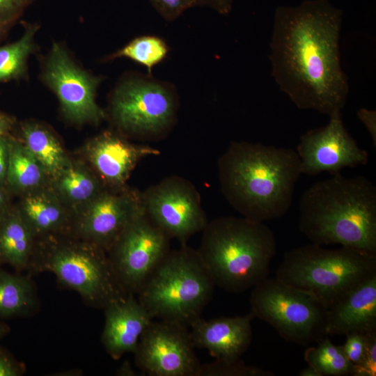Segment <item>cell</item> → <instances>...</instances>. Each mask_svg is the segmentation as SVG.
I'll use <instances>...</instances> for the list:
<instances>
[{"mask_svg":"<svg viewBox=\"0 0 376 376\" xmlns=\"http://www.w3.org/2000/svg\"><path fill=\"white\" fill-rule=\"evenodd\" d=\"M169 52V47L164 40L155 36H142L134 38L115 56L126 57L145 66L148 73L161 63Z\"/></svg>","mask_w":376,"mask_h":376,"instance_id":"4316f807","label":"cell"},{"mask_svg":"<svg viewBox=\"0 0 376 376\" xmlns=\"http://www.w3.org/2000/svg\"><path fill=\"white\" fill-rule=\"evenodd\" d=\"M34 31L30 28L19 40L0 47V83L16 78L23 72Z\"/></svg>","mask_w":376,"mask_h":376,"instance_id":"83f0119b","label":"cell"},{"mask_svg":"<svg viewBox=\"0 0 376 376\" xmlns=\"http://www.w3.org/2000/svg\"><path fill=\"white\" fill-rule=\"evenodd\" d=\"M357 115L369 132L374 147H376V111L366 108L359 109Z\"/></svg>","mask_w":376,"mask_h":376,"instance_id":"e575fe53","label":"cell"},{"mask_svg":"<svg viewBox=\"0 0 376 376\" xmlns=\"http://www.w3.org/2000/svg\"><path fill=\"white\" fill-rule=\"evenodd\" d=\"M10 138L7 135L0 136V185L6 182L8 163Z\"/></svg>","mask_w":376,"mask_h":376,"instance_id":"d590c367","label":"cell"},{"mask_svg":"<svg viewBox=\"0 0 376 376\" xmlns=\"http://www.w3.org/2000/svg\"><path fill=\"white\" fill-rule=\"evenodd\" d=\"M214 282L197 250H170L147 279L138 300L152 319L189 327L210 301Z\"/></svg>","mask_w":376,"mask_h":376,"instance_id":"5b68a950","label":"cell"},{"mask_svg":"<svg viewBox=\"0 0 376 376\" xmlns=\"http://www.w3.org/2000/svg\"><path fill=\"white\" fill-rule=\"evenodd\" d=\"M371 334L351 333L345 335L346 340L342 345L343 350L354 366L359 365L363 359Z\"/></svg>","mask_w":376,"mask_h":376,"instance_id":"4dcf8cb0","label":"cell"},{"mask_svg":"<svg viewBox=\"0 0 376 376\" xmlns=\"http://www.w3.org/2000/svg\"><path fill=\"white\" fill-rule=\"evenodd\" d=\"M4 330V328L3 326L0 324V335L3 334V331Z\"/></svg>","mask_w":376,"mask_h":376,"instance_id":"7bdbcfd3","label":"cell"},{"mask_svg":"<svg viewBox=\"0 0 376 376\" xmlns=\"http://www.w3.org/2000/svg\"><path fill=\"white\" fill-rule=\"evenodd\" d=\"M54 178L59 196L74 205L88 204L106 190L100 178L82 166L70 162Z\"/></svg>","mask_w":376,"mask_h":376,"instance_id":"603a6c76","label":"cell"},{"mask_svg":"<svg viewBox=\"0 0 376 376\" xmlns=\"http://www.w3.org/2000/svg\"><path fill=\"white\" fill-rule=\"evenodd\" d=\"M105 322L102 342L114 359L127 352L134 353L141 336L152 318L134 297L128 294L124 299L104 308Z\"/></svg>","mask_w":376,"mask_h":376,"instance_id":"ac0fdd59","label":"cell"},{"mask_svg":"<svg viewBox=\"0 0 376 376\" xmlns=\"http://www.w3.org/2000/svg\"><path fill=\"white\" fill-rule=\"evenodd\" d=\"M170 237L146 215L144 210L126 226L111 249L109 258L128 294H137L170 251Z\"/></svg>","mask_w":376,"mask_h":376,"instance_id":"30bf717a","label":"cell"},{"mask_svg":"<svg viewBox=\"0 0 376 376\" xmlns=\"http://www.w3.org/2000/svg\"><path fill=\"white\" fill-rule=\"evenodd\" d=\"M249 302L254 318L271 325L288 342L306 346L327 336L324 304L276 276L255 285Z\"/></svg>","mask_w":376,"mask_h":376,"instance_id":"ba28073f","label":"cell"},{"mask_svg":"<svg viewBox=\"0 0 376 376\" xmlns=\"http://www.w3.org/2000/svg\"><path fill=\"white\" fill-rule=\"evenodd\" d=\"M343 12L329 0L279 6L270 40L275 82L300 109L340 113L349 93L340 63Z\"/></svg>","mask_w":376,"mask_h":376,"instance_id":"6da1fadb","label":"cell"},{"mask_svg":"<svg viewBox=\"0 0 376 376\" xmlns=\"http://www.w3.org/2000/svg\"><path fill=\"white\" fill-rule=\"evenodd\" d=\"M376 275V254L315 244L287 251L276 277L318 297L329 308L356 286Z\"/></svg>","mask_w":376,"mask_h":376,"instance_id":"8992f818","label":"cell"},{"mask_svg":"<svg viewBox=\"0 0 376 376\" xmlns=\"http://www.w3.org/2000/svg\"><path fill=\"white\" fill-rule=\"evenodd\" d=\"M6 25H8V24H0V33H1V32L3 30L4 26H6Z\"/></svg>","mask_w":376,"mask_h":376,"instance_id":"b9f144b4","label":"cell"},{"mask_svg":"<svg viewBox=\"0 0 376 376\" xmlns=\"http://www.w3.org/2000/svg\"><path fill=\"white\" fill-rule=\"evenodd\" d=\"M22 367L8 354L0 350V376H19Z\"/></svg>","mask_w":376,"mask_h":376,"instance_id":"836d02e7","label":"cell"},{"mask_svg":"<svg viewBox=\"0 0 376 376\" xmlns=\"http://www.w3.org/2000/svg\"><path fill=\"white\" fill-rule=\"evenodd\" d=\"M234 0H203V5H206L221 15H228L232 8Z\"/></svg>","mask_w":376,"mask_h":376,"instance_id":"8d00e7d4","label":"cell"},{"mask_svg":"<svg viewBox=\"0 0 376 376\" xmlns=\"http://www.w3.org/2000/svg\"><path fill=\"white\" fill-rule=\"evenodd\" d=\"M221 193L242 217L264 222L290 210L300 175L292 148L233 141L217 162Z\"/></svg>","mask_w":376,"mask_h":376,"instance_id":"7a4b0ae2","label":"cell"},{"mask_svg":"<svg viewBox=\"0 0 376 376\" xmlns=\"http://www.w3.org/2000/svg\"><path fill=\"white\" fill-rule=\"evenodd\" d=\"M157 12L166 20L172 21L185 10L203 6V0H150Z\"/></svg>","mask_w":376,"mask_h":376,"instance_id":"f546056e","label":"cell"},{"mask_svg":"<svg viewBox=\"0 0 376 376\" xmlns=\"http://www.w3.org/2000/svg\"><path fill=\"white\" fill-rule=\"evenodd\" d=\"M45 78L70 120L97 122L104 116L95 101L97 81L78 68L56 44L47 60Z\"/></svg>","mask_w":376,"mask_h":376,"instance_id":"9a60e30c","label":"cell"},{"mask_svg":"<svg viewBox=\"0 0 376 376\" xmlns=\"http://www.w3.org/2000/svg\"><path fill=\"white\" fill-rule=\"evenodd\" d=\"M300 376H322L320 373L313 366L308 365L299 373Z\"/></svg>","mask_w":376,"mask_h":376,"instance_id":"ab89813d","label":"cell"},{"mask_svg":"<svg viewBox=\"0 0 376 376\" xmlns=\"http://www.w3.org/2000/svg\"><path fill=\"white\" fill-rule=\"evenodd\" d=\"M376 375V332L369 337L367 350L362 361L354 366L352 376Z\"/></svg>","mask_w":376,"mask_h":376,"instance_id":"1f68e13d","label":"cell"},{"mask_svg":"<svg viewBox=\"0 0 376 376\" xmlns=\"http://www.w3.org/2000/svg\"><path fill=\"white\" fill-rule=\"evenodd\" d=\"M35 237L19 210L6 211L0 217V262L17 270L27 267Z\"/></svg>","mask_w":376,"mask_h":376,"instance_id":"ffe728a7","label":"cell"},{"mask_svg":"<svg viewBox=\"0 0 376 376\" xmlns=\"http://www.w3.org/2000/svg\"><path fill=\"white\" fill-rule=\"evenodd\" d=\"M22 136L24 146L48 175L54 177L69 162L60 143L46 129L26 124L22 127Z\"/></svg>","mask_w":376,"mask_h":376,"instance_id":"cb8c5ba5","label":"cell"},{"mask_svg":"<svg viewBox=\"0 0 376 376\" xmlns=\"http://www.w3.org/2000/svg\"><path fill=\"white\" fill-rule=\"evenodd\" d=\"M202 232L197 251L215 285L238 293L268 277L276 241L264 222L221 217L207 222Z\"/></svg>","mask_w":376,"mask_h":376,"instance_id":"277c9868","label":"cell"},{"mask_svg":"<svg viewBox=\"0 0 376 376\" xmlns=\"http://www.w3.org/2000/svg\"><path fill=\"white\" fill-rule=\"evenodd\" d=\"M299 228L320 246L340 244L376 254V187L362 175L340 173L301 195Z\"/></svg>","mask_w":376,"mask_h":376,"instance_id":"3957f363","label":"cell"},{"mask_svg":"<svg viewBox=\"0 0 376 376\" xmlns=\"http://www.w3.org/2000/svg\"><path fill=\"white\" fill-rule=\"evenodd\" d=\"M141 198L151 221L182 245L208 222L198 192L182 177L165 178L141 193Z\"/></svg>","mask_w":376,"mask_h":376,"instance_id":"8fae6325","label":"cell"},{"mask_svg":"<svg viewBox=\"0 0 376 376\" xmlns=\"http://www.w3.org/2000/svg\"><path fill=\"white\" fill-rule=\"evenodd\" d=\"M7 202V196L3 189V186L0 185V217L3 215L6 211V205Z\"/></svg>","mask_w":376,"mask_h":376,"instance_id":"f35d334b","label":"cell"},{"mask_svg":"<svg viewBox=\"0 0 376 376\" xmlns=\"http://www.w3.org/2000/svg\"><path fill=\"white\" fill-rule=\"evenodd\" d=\"M87 205L78 219L77 230L86 241L106 252L143 209L141 193L126 188L106 189Z\"/></svg>","mask_w":376,"mask_h":376,"instance_id":"5bb4252c","label":"cell"},{"mask_svg":"<svg viewBox=\"0 0 376 376\" xmlns=\"http://www.w3.org/2000/svg\"><path fill=\"white\" fill-rule=\"evenodd\" d=\"M19 212L35 236L59 230L66 221L57 196L41 188L26 193Z\"/></svg>","mask_w":376,"mask_h":376,"instance_id":"44dd1931","label":"cell"},{"mask_svg":"<svg viewBox=\"0 0 376 376\" xmlns=\"http://www.w3.org/2000/svg\"><path fill=\"white\" fill-rule=\"evenodd\" d=\"M188 327L153 320L134 352L136 365L150 376H196L200 362Z\"/></svg>","mask_w":376,"mask_h":376,"instance_id":"7c38bea8","label":"cell"},{"mask_svg":"<svg viewBox=\"0 0 376 376\" xmlns=\"http://www.w3.org/2000/svg\"><path fill=\"white\" fill-rule=\"evenodd\" d=\"M250 312L244 315L221 317L192 322L190 335L195 347L205 349L216 359L235 361L246 351L252 340Z\"/></svg>","mask_w":376,"mask_h":376,"instance_id":"e0dca14e","label":"cell"},{"mask_svg":"<svg viewBox=\"0 0 376 376\" xmlns=\"http://www.w3.org/2000/svg\"><path fill=\"white\" fill-rule=\"evenodd\" d=\"M296 152L301 173L308 175L323 172L333 175L340 173L345 167L368 163V153L349 134L341 113L330 116L326 125L303 134Z\"/></svg>","mask_w":376,"mask_h":376,"instance_id":"4fadbf2b","label":"cell"},{"mask_svg":"<svg viewBox=\"0 0 376 376\" xmlns=\"http://www.w3.org/2000/svg\"><path fill=\"white\" fill-rule=\"evenodd\" d=\"M36 303L30 281L24 277L0 271V316L24 313Z\"/></svg>","mask_w":376,"mask_h":376,"instance_id":"d4e9b609","label":"cell"},{"mask_svg":"<svg viewBox=\"0 0 376 376\" xmlns=\"http://www.w3.org/2000/svg\"><path fill=\"white\" fill-rule=\"evenodd\" d=\"M120 375H134V370L131 368V366L129 365L128 363H125L123 366L121 367Z\"/></svg>","mask_w":376,"mask_h":376,"instance_id":"60d3db41","label":"cell"},{"mask_svg":"<svg viewBox=\"0 0 376 376\" xmlns=\"http://www.w3.org/2000/svg\"><path fill=\"white\" fill-rule=\"evenodd\" d=\"M150 146L135 145L111 132L100 134L88 145V158L104 185L124 189L132 171L143 158L159 155Z\"/></svg>","mask_w":376,"mask_h":376,"instance_id":"2e32d148","label":"cell"},{"mask_svg":"<svg viewBox=\"0 0 376 376\" xmlns=\"http://www.w3.org/2000/svg\"><path fill=\"white\" fill-rule=\"evenodd\" d=\"M316 347H308L304 358L308 365L315 368L322 376L352 375L354 366L346 357L342 345L334 344L325 336Z\"/></svg>","mask_w":376,"mask_h":376,"instance_id":"484cf974","label":"cell"},{"mask_svg":"<svg viewBox=\"0 0 376 376\" xmlns=\"http://www.w3.org/2000/svg\"><path fill=\"white\" fill-rule=\"evenodd\" d=\"M325 331L327 336L376 332V275L328 308Z\"/></svg>","mask_w":376,"mask_h":376,"instance_id":"d6986e66","label":"cell"},{"mask_svg":"<svg viewBox=\"0 0 376 376\" xmlns=\"http://www.w3.org/2000/svg\"><path fill=\"white\" fill-rule=\"evenodd\" d=\"M47 176L24 144L10 138L6 182L13 189L27 193L41 188Z\"/></svg>","mask_w":376,"mask_h":376,"instance_id":"7402d4cb","label":"cell"},{"mask_svg":"<svg viewBox=\"0 0 376 376\" xmlns=\"http://www.w3.org/2000/svg\"><path fill=\"white\" fill-rule=\"evenodd\" d=\"M29 0H0V24L13 19Z\"/></svg>","mask_w":376,"mask_h":376,"instance_id":"d6a6232c","label":"cell"},{"mask_svg":"<svg viewBox=\"0 0 376 376\" xmlns=\"http://www.w3.org/2000/svg\"><path fill=\"white\" fill-rule=\"evenodd\" d=\"M272 371L246 364L242 360L216 359L211 363L200 364L196 376H273Z\"/></svg>","mask_w":376,"mask_h":376,"instance_id":"f1b7e54d","label":"cell"},{"mask_svg":"<svg viewBox=\"0 0 376 376\" xmlns=\"http://www.w3.org/2000/svg\"><path fill=\"white\" fill-rule=\"evenodd\" d=\"M13 120L8 115L0 112V136L7 135L13 125Z\"/></svg>","mask_w":376,"mask_h":376,"instance_id":"74e56055","label":"cell"},{"mask_svg":"<svg viewBox=\"0 0 376 376\" xmlns=\"http://www.w3.org/2000/svg\"><path fill=\"white\" fill-rule=\"evenodd\" d=\"M178 98L168 83L149 77L124 81L111 105L115 124L126 133L149 139L166 134L173 125Z\"/></svg>","mask_w":376,"mask_h":376,"instance_id":"9c48e42d","label":"cell"},{"mask_svg":"<svg viewBox=\"0 0 376 376\" xmlns=\"http://www.w3.org/2000/svg\"><path fill=\"white\" fill-rule=\"evenodd\" d=\"M107 253L88 241L67 242L52 246L30 267L54 274L89 304L104 309L128 295Z\"/></svg>","mask_w":376,"mask_h":376,"instance_id":"52a82bcc","label":"cell"}]
</instances>
